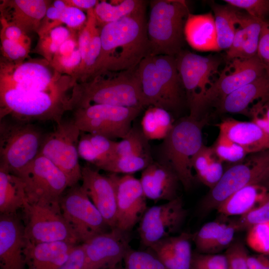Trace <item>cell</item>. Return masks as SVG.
I'll return each instance as SVG.
<instances>
[{"label":"cell","mask_w":269,"mask_h":269,"mask_svg":"<svg viewBox=\"0 0 269 269\" xmlns=\"http://www.w3.org/2000/svg\"><path fill=\"white\" fill-rule=\"evenodd\" d=\"M145 11L146 5L102 26L101 52L88 80L105 71L134 69L150 54Z\"/></svg>","instance_id":"cell-1"},{"label":"cell","mask_w":269,"mask_h":269,"mask_svg":"<svg viewBox=\"0 0 269 269\" xmlns=\"http://www.w3.org/2000/svg\"><path fill=\"white\" fill-rule=\"evenodd\" d=\"M137 67L126 71H105L85 82L76 83L70 98L71 110L91 104L143 109Z\"/></svg>","instance_id":"cell-2"},{"label":"cell","mask_w":269,"mask_h":269,"mask_svg":"<svg viewBox=\"0 0 269 269\" xmlns=\"http://www.w3.org/2000/svg\"><path fill=\"white\" fill-rule=\"evenodd\" d=\"M143 106L167 111L177 109L182 101V81L176 56L149 55L137 67Z\"/></svg>","instance_id":"cell-3"},{"label":"cell","mask_w":269,"mask_h":269,"mask_svg":"<svg viewBox=\"0 0 269 269\" xmlns=\"http://www.w3.org/2000/svg\"><path fill=\"white\" fill-rule=\"evenodd\" d=\"M186 2L153 0L147 21L150 54L176 56L183 50L185 24L189 14Z\"/></svg>","instance_id":"cell-4"},{"label":"cell","mask_w":269,"mask_h":269,"mask_svg":"<svg viewBox=\"0 0 269 269\" xmlns=\"http://www.w3.org/2000/svg\"><path fill=\"white\" fill-rule=\"evenodd\" d=\"M207 120L206 117L200 119L189 116L182 118L174 123L163 139L162 161L173 168L186 191L191 189L194 183L191 160L204 145L202 129Z\"/></svg>","instance_id":"cell-5"},{"label":"cell","mask_w":269,"mask_h":269,"mask_svg":"<svg viewBox=\"0 0 269 269\" xmlns=\"http://www.w3.org/2000/svg\"><path fill=\"white\" fill-rule=\"evenodd\" d=\"M47 60H33L22 62L1 61L0 84L27 94H45L63 96L73 88L71 77H61L51 69Z\"/></svg>","instance_id":"cell-6"},{"label":"cell","mask_w":269,"mask_h":269,"mask_svg":"<svg viewBox=\"0 0 269 269\" xmlns=\"http://www.w3.org/2000/svg\"><path fill=\"white\" fill-rule=\"evenodd\" d=\"M0 120V168L18 175L38 154L44 135L31 122Z\"/></svg>","instance_id":"cell-7"},{"label":"cell","mask_w":269,"mask_h":269,"mask_svg":"<svg viewBox=\"0 0 269 269\" xmlns=\"http://www.w3.org/2000/svg\"><path fill=\"white\" fill-rule=\"evenodd\" d=\"M243 162L226 170L219 181L201 201L199 211L206 215L218 207L235 192L249 185H262L269 178V149L251 154Z\"/></svg>","instance_id":"cell-8"},{"label":"cell","mask_w":269,"mask_h":269,"mask_svg":"<svg viewBox=\"0 0 269 269\" xmlns=\"http://www.w3.org/2000/svg\"><path fill=\"white\" fill-rule=\"evenodd\" d=\"M176 58L190 107L189 116L200 119L203 99L220 73L221 60L215 56H203L184 50Z\"/></svg>","instance_id":"cell-9"},{"label":"cell","mask_w":269,"mask_h":269,"mask_svg":"<svg viewBox=\"0 0 269 269\" xmlns=\"http://www.w3.org/2000/svg\"><path fill=\"white\" fill-rule=\"evenodd\" d=\"M142 108L91 104L76 109L72 119L81 132L113 140L125 138Z\"/></svg>","instance_id":"cell-10"},{"label":"cell","mask_w":269,"mask_h":269,"mask_svg":"<svg viewBox=\"0 0 269 269\" xmlns=\"http://www.w3.org/2000/svg\"><path fill=\"white\" fill-rule=\"evenodd\" d=\"M80 134L72 119L62 120L54 131L44 135L39 152L63 172L69 187L77 184L82 178L78 151Z\"/></svg>","instance_id":"cell-11"},{"label":"cell","mask_w":269,"mask_h":269,"mask_svg":"<svg viewBox=\"0 0 269 269\" xmlns=\"http://www.w3.org/2000/svg\"><path fill=\"white\" fill-rule=\"evenodd\" d=\"M16 175L24 182L27 201L30 204L60 206L62 196L69 187L63 172L39 154Z\"/></svg>","instance_id":"cell-12"},{"label":"cell","mask_w":269,"mask_h":269,"mask_svg":"<svg viewBox=\"0 0 269 269\" xmlns=\"http://www.w3.org/2000/svg\"><path fill=\"white\" fill-rule=\"evenodd\" d=\"M23 212L25 236L34 244L65 242L77 245L79 241L64 217L60 206L27 202Z\"/></svg>","instance_id":"cell-13"},{"label":"cell","mask_w":269,"mask_h":269,"mask_svg":"<svg viewBox=\"0 0 269 269\" xmlns=\"http://www.w3.org/2000/svg\"><path fill=\"white\" fill-rule=\"evenodd\" d=\"M60 206L79 243H83L110 229L81 185L77 184L69 187L61 198Z\"/></svg>","instance_id":"cell-14"},{"label":"cell","mask_w":269,"mask_h":269,"mask_svg":"<svg viewBox=\"0 0 269 269\" xmlns=\"http://www.w3.org/2000/svg\"><path fill=\"white\" fill-rule=\"evenodd\" d=\"M266 73L265 66L258 55L228 60L206 93L201 104V113L208 105L219 106L228 95Z\"/></svg>","instance_id":"cell-15"},{"label":"cell","mask_w":269,"mask_h":269,"mask_svg":"<svg viewBox=\"0 0 269 269\" xmlns=\"http://www.w3.org/2000/svg\"><path fill=\"white\" fill-rule=\"evenodd\" d=\"M186 216L187 210L180 196L147 208L139 222L141 243L149 248L159 241L172 236L180 228Z\"/></svg>","instance_id":"cell-16"},{"label":"cell","mask_w":269,"mask_h":269,"mask_svg":"<svg viewBox=\"0 0 269 269\" xmlns=\"http://www.w3.org/2000/svg\"><path fill=\"white\" fill-rule=\"evenodd\" d=\"M116 189V228L130 232L140 220L147 209L146 199L139 179L132 174L123 176L111 173Z\"/></svg>","instance_id":"cell-17"},{"label":"cell","mask_w":269,"mask_h":269,"mask_svg":"<svg viewBox=\"0 0 269 269\" xmlns=\"http://www.w3.org/2000/svg\"><path fill=\"white\" fill-rule=\"evenodd\" d=\"M128 232L117 228L82 243L85 254L84 269H109L118 265L131 248Z\"/></svg>","instance_id":"cell-18"},{"label":"cell","mask_w":269,"mask_h":269,"mask_svg":"<svg viewBox=\"0 0 269 269\" xmlns=\"http://www.w3.org/2000/svg\"><path fill=\"white\" fill-rule=\"evenodd\" d=\"M24 225L17 214L0 215V269H25Z\"/></svg>","instance_id":"cell-19"},{"label":"cell","mask_w":269,"mask_h":269,"mask_svg":"<svg viewBox=\"0 0 269 269\" xmlns=\"http://www.w3.org/2000/svg\"><path fill=\"white\" fill-rule=\"evenodd\" d=\"M81 187L111 229L117 226V204L114 184L108 176L89 166L82 167Z\"/></svg>","instance_id":"cell-20"},{"label":"cell","mask_w":269,"mask_h":269,"mask_svg":"<svg viewBox=\"0 0 269 269\" xmlns=\"http://www.w3.org/2000/svg\"><path fill=\"white\" fill-rule=\"evenodd\" d=\"M139 180L146 199L169 201L179 196V178L173 168L163 161L151 162L142 171Z\"/></svg>","instance_id":"cell-21"},{"label":"cell","mask_w":269,"mask_h":269,"mask_svg":"<svg viewBox=\"0 0 269 269\" xmlns=\"http://www.w3.org/2000/svg\"><path fill=\"white\" fill-rule=\"evenodd\" d=\"M193 234L183 232L165 238L150 247L167 269H191Z\"/></svg>","instance_id":"cell-22"},{"label":"cell","mask_w":269,"mask_h":269,"mask_svg":"<svg viewBox=\"0 0 269 269\" xmlns=\"http://www.w3.org/2000/svg\"><path fill=\"white\" fill-rule=\"evenodd\" d=\"M217 126L219 133L241 145L249 154L269 149V135L252 121L226 118Z\"/></svg>","instance_id":"cell-23"},{"label":"cell","mask_w":269,"mask_h":269,"mask_svg":"<svg viewBox=\"0 0 269 269\" xmlns=\"http://www.w3.org/2000/svg\"><path fill=\"white\" fill-rule=\"evenodd\" d=\"M49 1L44 0H12L3 2L1 19L26 32L38 29L46 15Z\"/></svg>","instance_id":"cell-24"},{"label":"cell","mask_w":269,"mask_h":269,"mask_svg":"<svg viewBox=\"0 0 269 269\" xmlns=\"http://www.w3.org/2000/svg\"><path fill=\"white\" fill-rule=\"evenodd\" d=\"M262 21L239 10L234 40L231 47L226 50L227 61L237 58H249L257 55Z\"/></svg>","instance_id":"cell-25"},{"label":"cell","mask_w":269,"mask_h":269,"mask_svg":"<svg viewBox=\"0 0 269 269\" xmlns=\"http://www.w3.org/2000/svg\"><path fill=\"white\" fill-rule=\"evenodd\" d=\"M75 245L65 242L34 244L27 241L24 251L27 269H58Z\"/></svg>","instance_id":"cell-26"},{"label":"cell","mask_w":269,"mask_h":269,"mask_svg":"<svg viewBox=\"0 0 269 269\" xmlns=\"http://www.w3.org/2000/svg\"><path fill=\"white\" fill-rule=\"evenodd\" d=\"M269 100V76L267 73L233 92L218 107L223 113L246 114L256 101Z\"/></svg>","instance_id":"cell-27"},{"label":"cell","mask_w":269,"mask_h":269,"mask_svg":"<svg viewBox=\"0 0 269 269\" xmlns=\"http://www.w3.org/2000/svg\"><path fill=\"white\" fill-rule=\"evenodd\" d=\"M236 232L232 220H215L206 223L193 234V241L198 253L216 254L228 248Z\"/></svg>","instance_id":"cell-28"},{"label":"cell","mask_w":269,"mask_h":269,"mask_svg":"<svg viewBox=\"0 0 269 269\" xmlns=\"http://www.w3.org/2000/svg\"><path fill=\"white\" fill-rule=\"evenodd\" d=\"M184 35L189 45L196 50L219 51L212 12L201 14L189 13L185 24Z\"/></svg>","instance_id":"cell-29"},{"label":"cell","mask_w":269,"mask_h":269,"mask_svg":"<svg viewBox=\"0 0 269 269\" xmlns=\"http://www.w3.org/2000/svg\"><path fill=\"white\" fill-rule=\"evenodd\" d=\"M268 191L261 184L247 185L229 197L216 210L222 217L241 216L258 206Z\"/></svg>","instance_id":"cell-30"},{"label":"cell","mask_w":269,"mask_h":269,"mask_svg":"<svg viewBox=\"0 0 269 269\" xmlns=\"http://www.w3.org/2000/svg\"><path fill=\"white\" fill-rule=\"evenodd\" d=\"M27 202L23 180L8 171L0 168V214H17Z\"/></svg>","instance_id":"cell-31"},{"label":"cell","mask_w":269,"mask_h":269,"mask_svg":"<svg viewBox=\"0 0 269 269\" xmlns=\"http://www.w3.org/2000/svg\"><path fill=\"white\" fill-rule=\"evenodd\" d=\"M210 5L214 13L218 48L219 51L227 50L234 40L239 9L228 4L221 5L212 2Z\"/></svg>","instance_id":"cell-32"},{"label":"cell","mask_w":269,"mask_h":269,"mask_svg":"<svg viewBox=\"0 0 269 269\" xmlns=\"http://www.w3.org/2000/svg\"><path fill=\"white\" fill-rule=\"evenodd\" d=\"M141 130L150 139H164L174 123L168 111L158 107H149L141 120Z\"/></svg>","instance_id":"cell-33"},{"label":"cell","mask_w":269,"mask_h":269,"mask_svg":"<svg viewBox=\"0 0 269 269\" xmlns=\"http://www.w3.org/2000/svg\"><path fill=\"white\" fill-rule=\"evenodd\" d=\"M146 3L141 0H124L115 4L105 1L98 2L94 8L98 24L103 26L118 21L145 6Z\"/></svg>","instance_id":"cell-34"},{"label":"cell","mask_w":269,"mask_h":269,"mask_svg":"<svg viewBox=\"0 0 269 269\" xmlns=\"http://www.w3.org/2000/svg\"><path fill=\"white\" fill-rule=\"evenodd\" d=\"M153 161L151 155L125 156L113 155L95 166L111 173L132 174L143 170Z\"/></svg>","instance_id":"cell-35"},{"label":"cell","mask_w":269,"mask_h":269,"mask_svg":"<svg viewBox=\"0 0 269 269\" xmlns=\"http://www.w3.org/2000/svg\"><path fill=\"white\" fill-rule=\"evenodd\" d=\"M148 140L141 129L132 127L128 134L117 142L113 155L125 156L151 155Z\"/></svg>","instance_id":"cell-36"},{"label":"cell","mask_w":269,"mask_h":269,"mask_svg":"<svg viewBox=\"0 0 269 269\" xmlns=\"http://www.w3.org/2000/svg\"><path fill=\"white\" fill-rule=\"evenodd\" d=\"M211 148L215 155L222 162L233 164L243 162L249 154L243 147L221 133H219Z\"/></svg>","instance_id":"cell-37"},{"label":"cell","mask_w":269,"mask_h":269,"mask_svg":"<svg viewBox=\"0 0 269 269\" xmlns=\"http://www.w3.org/2000/svg\"><path fill=\"white\" fill-rule=\"evenodd\" d=\"M232 221L237 232L248 230L256 224L269 222V191L258 206Z\"/></svg>","instance_id":"cell-38"},{"label":"cell","mask_w":269,"mask_h":269,"mask_svg":"<svg viewBox=\"0 0 269 269\" xmlns=\"http://www.w3.org/2000/svg\"><path fill=\"white\" fill-rule=\"evenodd\" d=\"M124 269H167L151 251H140L131 248L124 259Z\"/></svg>","instance_id":"cell-39"},{"label":"cell","mask_w":269,"mask_h":269,"mask_svg":"<svg viewBox=\"0 0 269 269\" xmlns=\"http://www.w3.org/2000/svg\"><path fill=\"white\" fill-rule=\"evenodd\" d=\"M247 231L248 245L259 254H269V222L254 225Z\"/></svg>","instance_id":"cell-40"},{"label":"cell","mask_w":269,"mask_h":269,"mask_svg":"<svg viewBox=\"0 0 269 269\" xmlns=\"http://www.w3.org/2000/svg\"><path fill=\"white\" fill-rule=\"evenodd\" d=\"M228 269H249L248 259L249 254L241 240L233 241L224 254Z\"/></svg>","instance_id":"cell-41"},{"label":"cell","mask_w":269,"mask_h":269,"mask_svg":"<svg viewBox=\"0 0 269 269\" xmlns=\"http://www.w3.org/2000/svg\"><path fill=\"white\" fill-rule=\"evenodd\" d=\"M227 4L244 9L251 16L267 20L269 16V0H225Z\"/></svg>","instance_id":"cell-42"},{"label":"cell","mask_w":269,"mask_h":269,"mask_svg":"<svg viewBox=\"0 0 269 269\" xmlns=\"http://www.w3.org/2000/svg\"><path fill=\"white\" fill-rule=\"evenodd\" d=\"M48 32L49 36L45 38L41 45L45 53L46 59L50 61L51 60V56L55 55L61 44L70 37V33L67 28L62 26L55 27Z\"/></svg>","instance_id":"cell-43"},{"label":"cell","mask_w":269,"mask_h":269,"mask_svg":"<svg viewBox=\"0 0 269 269\" xmlns=\"http://www.w3.org/2000/svg\"><path fill=\"white\" fill-rule=\"evenodd\" d=\"M191 269H228L225 255L193 253Z\"/></svg>","instance_id":"cell-44"},{"label":"cell","mask_w":269,"mask_h":269,"mask_svg":"<svg viewBox=\"0 0 269 269\" xmlns=\"http://www.w3.org/2000/svg\"><path fill=\"white\" fill-rule=\"evenodd\" d=\"M81 56L78 48L67 56H61L55 55L52 65L59 71L71 74V76L76 72L81 63Z\"/></svg>","instance_id":"cell-45"},{"label":"cell","mask_w":269,"mask_h":269,"mask_svg":"<svg viewBox=\"0 0 269 269\" xmlns=\"http://www.w3.org/2000/svg\"><path fill=\"white\" fill-rule=\"evenodd\" d=\"M214 154L211 146L208 147L204 145L192 157L191 166L192 169L195 170L199 181L204 176Z\"/></svg>","instance_id":"cell-46"},{"label":"cell","mask_w":269,"mask_h":269,"mask_svg":"<svg viewBox=\"0 0 269 269\" xmlns=\"http://www.w3.org/2000/svg\"><path fill=\"white\" fill-rule=\"evenodd\" d=\"M1 47L4 56L9 60L18 62L28 56L29 47L8 39L1 35Z\"/></svg>","instance_id":"cell-47"},{"label":"cell","mask_w":269,"mask_h":269,"mask_svg":"<svg viewBox=\"0 0 269 269\" xmlns=\"http://www.w3.org/2000/svg\"><path fill=\"white\" fill-rule=\"evenodd\" d=\"M224 172L223 162L214 154L204 176L200 181L210 189L219 181Z\"/></svg>","instance_id":"cell-48"},{"label":"cell","mask_w":269,"mask_h":269,"mask_svg":"<svg viewBox=\"0 0 269 269\" xmlns=\"http://www.w3.org/2000/svg\"><path fill=\"white\" fill-rule=\"evenodd\" d=\"M87 16L80 8L75 6H67L62 11L59 23H64L68 26L75 28L85 23Z\"/></svg>","instance_id":"cell-49"},{"label":"cell","mask_w":269,"mask_h":269,"mask_svg":"<svg viewBox=\"0 0 269 269\" xmlns=\"http://www.w3.org/2000/svg\"><path fill=\"white\" fill-rule=\"evenodd\" d=\"M258 56L265 66L269 76V22L262 21V28L259 45Z\"/></svg>","instance_id":"cell-50"},{"label":"cell","mask_w":269,"mask_h":269,"mask_svg":"<svg viewBox=\"0 0 269 269\" xmlns=\"http://www.w3.org/2000/svg\"><path fill=\"white\" fill-rule=\"evenodd\" d=\"M85 254L83 244L73 248L66 261L58 269H84Z\"/></svg>","instance_id":"cell-51"},{"label":"cell","mask_w":269,"mask_h":269,"mask_svg":"<svg viewBox=\"0 0 269 269\" xmlns=\"http://www.w3.org/2000/svg\"><path fill=\"white\" fill-rule=\"evenodd\" d=\"M2 29L1 35L12 41L22 43L27 46H29V40L26 33L18 27L7 23L1 19Z\"/></svg>","instance_id":"cell-52"},{"label":"cell","mask_w":269,"mask_h":269,"mask_svg":"<svg viewBox=\"0 0 269 269\" xmlns=\"http://www.w3.org/2000/svg\"><path fill=\"white\" fill-rule=\"evenodd\" d=\"M248 265L249 269H269V254L249 255Z\"/></svg>","instance_id":"cell-53"},{"label":"cell","mask_w":269,"mask_h":269,"mask_svg":"<svg viewBox=\"0 0 269 269\" xmlns=\"http://www.w3.org/2000/svg\"><path fill=\"white\" fill-rule=\"evenodd\" d=\"M76 41L71 37L64 41L60 46L57 52L55 54L61 56L70 55L77 48Z\"/></svg>","instance_id":"cell-54"},{"label":"cell","mask_w":269,"mask_h":269,"mask_svg":"<svg viewBox=\"0 0 269 269\" xmlns=\"http://www.w3.org/2000/svg\"><path fill=\"white\" fill-rule=\"evenodd\" d=\"M65 1L67 5L87 10L94 8L99 2V1L96 0H65Z\"/></svg>","instance_id":"cell-55"},{"label":"cell","mask_w":269,"mask_h":269,"mask_svg":"<svg viewBox=\"0 0 269 269\" xmlns=\"http://www.w3.org/2000/svg\"><path fill=\"white\" fill-rule=\"evenodd\" d=\"M259 104L262 113L269 123V102L260 101Z\"/></svg>","instance_id":"cell-56"},{"label":"cell","mask_w":269,"mask_h":269,"mask_svg":"<svg viewBox=\"0 0 269 269\" xmlns=\"http://www.w3.org/2000/svg\"><path fill=\"white\" fill-rule=\"evenodd\" d=\"M53 6L62 12L68 5L65 0H56L54 1Z\"/></svg>","instance_id":"cell-57"},{"label":"cell","mask_w":269,"mask_h":269,"mask_svg":"<svg viewBox=\"0 0 269 269\" xmlns=\"http://www.w3.org/2000/svg\"><path fill=\"white\" fill-rule=\"evenodd\" d=\"M263 186H264L268 191H269V178L263 184Z\"/></svg>","instance_id":"cell-58"},{"label":"cell","mask_w":269,"mask_h":269,"mask_svg":"<svg viewBox=\"0 0 269 269\" xmlns=\"http://www.w3.org/2000/svg\"><path fill=\"white\" fill-rule=\"evenodd\" d=\"M109 269H124V268H123L121 266L118 265L114 268H112Z\"/></svg>","instance_id":"cell-59"},{"label":"cell","mask_w":269,"mask_h":269,"mask_svg":"<svg viewBox=\"0 0 269 269\" xmlns=\"http://www.w3.org/2000/svg\"><path fill=\"white\" fill-rule=\"evenodd\" d=\"M267 21H268L269 22V20H267Z\"/></svg>","instance_id":"cell-60"},{"label":"cell","mask_w":269,"mask_h":269,"mask_svg":"<svg viewBox=\"0 0 269 269\" xmlns=\"http://www.w3.org/2000/svg\"><path fill=\"white\" fill-rule=\"evenodd\" d=\"M268 101L269 102V100Z\"/></svg>","instance_id":"cell-61"}]
</instances>
